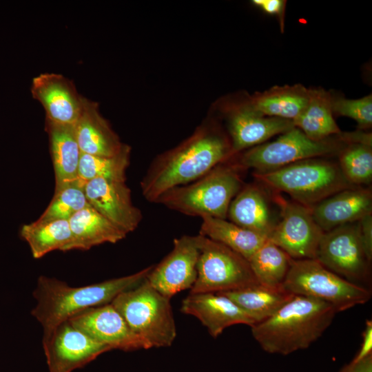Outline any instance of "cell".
Returning <instances> with one entry per match:
<instances>
[{
	"mask_svg": "<svg viewBox=\"0 0 372 372\" xmlns=\"http://www.w3.org/2000/svg\"><path fill=\"white\" fill-rule=\"evenodd\" d=\"M209 112L225 120L234 156L295 127L292 121L261 114L251 105L248 96L220 98Z\"/></svg>",
	"mask_w": 372,
	"mask_h": 372,
	"instance_id": "ba28073f",
	"label": "cell"
},
{
	"mask_svg": "<svg viewBox=\"0 0 372 372\" xmlns=\"http://www.w3.org/2000/svg\"><path fill=\"white\" fill-rule=\"evenodd\" d=\"M338 165L351 185L369 184L372 180L371 145L352 143L340 152Z\"/></svg>",
	"mask_w": 372,
	"mask_h": 372,
	"instance_id": "4dcf8cb0",
	"label": "cell"
},
{
	"mask_svg": "<svg viewBox=\"0 0 372 372\" xmlns=\"http://www.w3.org/2000/svg\"><path fill=\"white\" fill-rule=\"evenodd\" d=\"M227 218L229 221L267 238L276 224L265 192L256 184L242 186L230 203Z\"/></svg>",
	"mask_w": 372,
	"mask_h": 372,
	"instance_id": "44dd1931",
	"label": "cell"
},
{
	"mask_svg": "<svg viewBox=\"0 0 372 372\" xmlns=\"http://www.w3.org/2000/svg\"><path fill=\"white\" fill-rule=\"evenodd\" d=\"M43 347L50 372H72L111 351L64 321L43 334Z\"/></svg>",
	"mask_w": 372,
	"mask_h": 372,
	"instance_id": "4fadbf2b",
	"label": "cell"
},
{
	"mask_svg": "<svg viewBox=\"0 0 372 372\" xmlns=\"http://www.w3.org/2000/svg\"><path fill=\"white\" fill-rule=\"evenodd\" d=\"M180 311L199 320L213 338L232 325L256 324L242 309L220 293H189L182 301Z\"/></svg>",
	"mask_w": 372,
	"mask_h": 372,
	"instance_id": "ac0fdd59",
	"label": "cell"
},
{
	"mask_svg": "<svg viewBox=\"0 0 372 372\" xmlns=\"http://www.w3.org/2000/svg\"><path fill=\"white\" fill-rule=\"evenodd\" d=\"M85 182L78 179L55 190L54 197L39 220H66L89 205L84 191Z\"/></svg>",
	"mask_w": 372,
	"mask_h": 372,
	"instance_id": "1f68e13d",
	"label": "cell"
},
{
	"mask_svg": "<svg viewBox=\"0 0 372 372\" xmlns=\"http://www.w3.org/2000/svg\"><path fill=\"white\" fill-rule=\"evenodd\" d=\"M311 209L316 223L327 232L372 214L371 192L353 186L329 196Z\"/></svg>",
	"mask_w": 372,
	"mask_h": 372,
	"instance_id": "d6986e66",
	"label": "cell"
},
{
	"mask_svg": "<svg viewBox=\"0 0 372 372\" xmlns=\"http://www.w3.org/2000/svg\"><path fill=\"white\" fill-rule=\"evenodd\" d=\"M273 198L280 209L281 219L268 240L293 260L315 259L324 231L315 221L311 209L288 200L277 192Z\"/></svg>",
	"mask_w": 372,
	"mask_h": 372,
	"instance_id": "8fae6325",
	"label": "cell"
},
{
	"mask_svg": "<svg viewBox=\"0 0 372 372\" xmlns=\"http://www.w3.org/2000/svg\"><path fill=\"white\" fill-rule=\"evenodd\" d=\"M74 127L81 153L114 156L125 145L101 114L99 103L85 97Z\"/></svg>",
	"mask_w": 372,
	"mask_h": 372,
	"instance_id": "ffe728a7",
	"label": "cell"
},
{
	"mask_svg": "<svg viewBox=\"0 0 372 372\" xmlns=\"http://www.w3.org/2000/svg\"><path fill=\"white\" fill-rule=\"evenodd\" d=\"M291 260L286 252L267 239L248 262L259 284L277 287L282 286Z\"/></svg>",
	"mask_w": 372,
	"mask_h": 372,
	"instance_id": "f1b7e54d",
	"label": "cell"
},
{
	"mask_svg": "<svg viewBox=\"0 0 372 372\" xmlns=\"http://www.w3.org/2000/svg\"><path fill=\"white\" fill-rule=\"evenodd\" d=\"M84 191L89 205L127 234L141 222V211L134 205L125 182L95 178L85 183Z\"/></svg>",
	"mask_w": 372,
	"mask_h": 372,
	"instance_id": "2e32d148",
	"label": "cell"
},
{
	"mask_svg": "<svg viewBox=\"0 0 372 372\" xmlns=\"http://www.w3.org/2000/svg\"><path fill=\"white\" fill-rule=\"evenodd\" d=\"M340 145L325 139L315 141L300 129L293 127L275 141L248 149L234 156L242 169H253L256 173L273 171L298 161L335 152Z\"/></svg>",
	"mask_w": 372,
	"mask_h": 372,
	"instance_id": "30bf717a",
	"label": "cell"
},
{
	"mask_svg": "<svg viewBox=\"0 0 372 372\" xmlns=\"http://www.w3.org/2000/svg\"><path fill=\"white\" fill-rule=\"evenodd\" d=\"M371 354H372V322L368 320L362 334L361 347L352 361H360Z\"/></svg>",
	"mask_w": 372,
	"mask_h": 372,
	"instance_id": "d590c367",
	"label": "cell"
},
{
	"mask_svg": "<svg viewBox=\"0 0 372 372\" xmlns=\"http://www.w3.org/2000/svg\"><path fill=\"white\" fill-rule=\"evenodd\" d=\"M233 156L227 133L208 112L187 138L153 160L141 181L143 196L156 203L167 191L200 178Z\"/></svg>",
	"mask_w": 372,
	"mask_h": 372,
	"instance_id": "6da1fadb",
	"label": "cell"
},
{
	"mask_svg": "<svg viewBox=\"0 0 372 372\" xmlns=\"http://www.w3.org/2000/svg\"><path fill=\"white\" fill-rule=\"evenodd\" d=\"M338 372H372V354L360 361H351Z\"/></svg>",
	"mask_w": 372,
	"mask_h": 372,
	"instance_id": "8d00e7d4",
	"label": "cell"
},
{
	"mask_svg": "<svg viewBox=\"0 0 372 372\" xmlns=\"http://www.w3.org/2000/svg\"><path fill=\"white\" fill-rule=\"evenodd\" d=\"M197 278L190 293H220L259 284L247 259L229 247L197 235Z\"/></svg>",
	"mask_w": 372,
	"mask_h": 372,
	"instance_id": "9c48e42d",
	"label": "cell"
},
{
	"mask_svg": "<svg viewBox=\"0 0 372 372\" xmlns=\"http://www.w3.org/2000/svg\"><path fill=\"white\" fill-rule=\"evenodd\" d=\"M153 266L135 273L83 287L45 276L37 280L33 296L37 301L31 314L41 324L43 334L79 312L111 303L121 293L143 282Z\"/></svg>",
	"mask_w": 372,
	"mask_h": 372,
	"instance_id": "3957f363",
	"label": "cell"
},
{
	"mask_svg": "<svg viewBox=\"0 0 372 372\" xmlns=\"http://www.w3.org/2000/svg\"><path fill=\"white\" fill-rule=\"evenodd\" d=\"M282 287L293 295L327 302L338 312L364 304L371 296L369 289L337 275L316 259H292Z\"/></svg>",
	"mask_w": 372,
	"mask_h": 372,
	"instance_id": "52a82bcc",
	"label": "cell"
},
{
	"mask_svg": "<svg viewBox=\"0 0 372 372\" xmlns=\"http://www.w3.org/2000/svg\"><path fill=\"white\" fill-rule=\"evenodd\" d=\"M199 234L221 243L247 260L268 239L227 219L211 216L202 218Z\"/></svg>",
	"mask_w": 372,
	"mask_h": 372,
	"instance_id": "4316f807",
	"label": "cell"
},
{
	"mask_svg": "<svg viewBox=\"0 0 372 372\" xmlns=\"http://www.w3.org/2000/svg\"><path fill=\"white\" fill-rule=\"evenodd\" d=\"M254 110L267 116L296 119L309 100V90L301 85L274 86L263 92L248 96Z\"/></svg>",
	"mask_w": 372,
	"mask_h": 372,
	"instance_id": "cb8c5ba5",
	"label": "cell"
},
{
	"mask_svg": "<svg viewBox=\"0 0 372 372\" xmlns=\"http://www.w3.org/2000/svg\"><path fill=\"white\" fill-rule=\"evenodd\" d=\"M315 259L351 282L365 281L369 262L360 241L358 221L324 232Z\"/></svg>",
	"mask_w": 372,
	"mask_h": 372,
	"instance_id": "7c38bea8",
	"label": "cell"
},
{
	"mask_svg": "<svg viewBox=\"0 0 372 372\" xmlns=\"http://www.w3.org/2000/svg\"><path fill=\"white\" fill-rule=\"evenodd\" d=\"M72 238L63 251L87 250L103 243H116L127 234L106 219L90 205L69 220Z\"/></svg>",
	"mask_w": 372,
	"mask_h": 372,
	"instance_id": "603a6c76",
	"label": "cell"
},
{
	"mask_svg": "<svg viewBox=\"0 0 372 372\" xmlns=\"http://www.w3.org/2000/svg\"><path fill=\"white\" fill-rule=\"evenodd\" d=\"M50 153L55 174V190L79 179L78 172L81 152L72 125H64L45 120Z\"/></svg>",
	"mask_w": 372,
	"mask_h": 372,
	"instance_id": "7402d4cb",
	"label": "cell"
},
{
	"mask_svg": "<svg viewBox=\"0 0 372 372\" xmlns=\"http://www.w3.org/2000/svg\"><path fill=\"white\" fill-rule=\"evenodd\" d=\"M254 176L274 192L286 193L293 201L309 208L354 186L346 179L338 165L318 158L298 161L271 172H254Z\"/></svg>",
	"mask_w": 372,
	"mask_h": 372,
	"instance_id": "5b68a950",
	"label": "cell"
},
{
	"mask_svg": "<svg viewBox=\"0 0 372 372\" xmlns=\"http://www.w3.org/2000/svg\"><path fill=\"white\" fill-rule=\"evenodd\" d=\"M199 248L197 235H184L174 240L173 249L159 264L153 266L147 282L171 299L185 289H191L197 278Z\"/></svg>",
	"mask_w": 372,
	"mask_h": 372,
	"instance_id": "5bb4252c",
	"label": "cell"
},
{
	"mask_svg": "<svg viewBox=\"0 0 372 372\" xmlns=\"http://www.w3.org/2000/svg\"><path fill=\"white\" fill-rule=\"evenodd\" d=\"M241 169L232 157L200 178L167 191L156 203L188 216L227 219L230 203L243 186Z\"/></svg>",
	"mask_w": 372,
	"mask_h": 372,
	"instance_id": "277c9868",
	"label": "cell"
},
{
	"mask_svg": "<svg viewBox=\"0 0 372 372\" xmlns=\"http://www.w3.org/2000/svg\"><path fill=\"white\" fill-rule=\"evenodd\" d=\"M333 114L344 116L355 120L360 129L372 125V96L367 95L358 99H347L331 96Z\"/></svg>",
	"mask_w": 372,
	"mask_h": 372,
	"instance_id": "d6a6232c",
	"label": "cell"
},
{
	"mask_svg": "<svg viewBox=\"0 0 372 372\" xmlns=\"http://www.w3.org/2000/svg\"><path fill=\"white\" fill-rule=\"evenodd\" d=\"M76 329L111 349H149L112 303L87 308L68 320Z\"/></svg>",
	"mask_w": 372,
	"mask_h": 372,
	"instance_id": "9a60e30c",
	"label": "cell"
},
{
	"mask_svg": "<svg viewBox=\"0 0 372 372\" xmlns=\"http://www.w3.org/2000/svg\"><path fill=\"white\" fill-rule=\"evenodd\" d=\"M30 91L43 107L45 120L74 125L79 116L84 96L72 81L60 74L41 73L32 79Z\"/></svg>",
	"mask_w": 372,
	"mask_h": 372,
	"instance_id": "e0dca14e",
	"label": "cell"
},
{
	"mask_svg": "<svg viewBox=\"0 0 372 372\" xmlns=\"http://www.w3.org/2000/svg\"><path fill=\"white\" fill-rule=\"evenodd\" d=\"M216 293L230 298L242 309L256 324L272 316L295 296L285 290L282 286L273 287L260 284Z\"/></svg>",
	"mask_w": 372,
	"mask_h": 372,
	"instance_id": "d4e9b609",
	"label": "cell"
},
{
	"mask_svg": "<svg viewBox=\"0 0 372 372\" xmlns=\"http://www.w3.org/2000/svg\"><path fill=\"white\" fill-rule=\"evenodd\" d=\"M360 238L367 260L372 259V214L364 216L358 221Z\"/></svg>",
	"mask_w": 372,
	"mask_h": 372,
	"instance_id": "836d02e7",
	"label": "cell"
},
{
	"mask_svg": "<svg viewBox=\"0 0 372 372\" xmlns=\"http://www.w3.org/2000/svg\"><path fill=\"white\" fill-rule=\"evenodd\" d=\"M130 155L131 147L125 143L122 149L114 156L81 153L78 177L85 183L95 178L125 182Z\"/></svg>",
	"mask_w": 372,
	"mask_h": 372,
	"instance_id": "f546056e",
	"label": "cell"
},
{
	"mask_svg": "<svg viewBox=\"0 0 372 372\" xmlns=\"http://www.w3.org/2000/svg\"><path fill=\"white\" fill-rule=\"evenodd\" d=\"M252 3L262 10L265 12L276 15L283 20L286 1L282 0H254Z\"/></svg>",
	"mask_w": 372,
	"mask_h": 372,
	"instance_id": "e575fe53",
	"label": "cell"
},
{
	"mask_svg": "<svg viewBox=\"0 0 372 372\" xmlns=\"http://www.w3.org/2000/svg\"><path fill=\"white\" fill-rule=\"evenodd\" d=\"M337 313L327 302L295 295L272 316L252 325L251 334L267 353L287 355L309 347Z\"/></svg>",
	"mask_w": 372,
	"mask_h": 372,
	"instance_id": "7a4b0ae2",
	"label": "cell"
},
{
	"mask_svg": "<svg viewBox=\"0 0 372 372\" xmlns=\"http://www.w3.org/2000/svg\"><path fill=\"white\" fill-rule=\"evenodd\" d=\"M111 303L149 349L168 347L175 340L176 327L170 299L146 279L136 287L119 293Z\"/></svg>",
	"mask_w": 372,
	"mask_h": 372,
	"instance_id": "8992f818",
	"label": "cell"
},
{
	"mask_svg": "<svg viewBox=\"0 0 372 372\" xmlns=\"http://www.w3.org/2000/svg\"><path fill=\"white\" fill-rule=\"evenodd\" d=\"M20 235L36 259L54 250L63 251L72 238L69 221L66 220H37L23 225Z\"/></svg>",
	"mask_w": 372,
	"mask_h": 372,
	"instance_id": "83f0119b",
	"label": "cell"
},
{
	"mask_svg": "<svg viewBox=\"0 0 372 372\" xmlns=\"http://www.w3.org/2000/svg\"><path fill=\"white\" fill-rule=\"evenodd\" d=\"M309 138L320 141L341 130L333 118L331 96L322 89L309 90V100L302 112L293 121Z\"/></svg>",
	"mask_w": 372,
	"mask_h": 372,
	"instance_id": "484cf974",
	"label": "cell"
}]
</instances>
